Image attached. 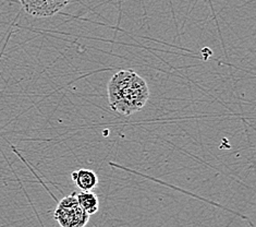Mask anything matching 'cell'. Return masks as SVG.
<instances>
[{"label":"cell","mask_w":256,"mask_h":227,"mask_svg":"<svg viewBox=\"0 0 256 227\" xmlns=\"http://www.w3.org/2000/svg\"><path fill=\"white\" fill-rule=\"evenodd\" d=\"M107 92L109 106L122 116L140 112L150 97L148 83L131 69L114 73L107 85Z\"/></svg>","instance_id":"1"},{"label":"cell","mask_w":256,"mask_h":227,"mask_svg":"<svg viewBox=\"0 0 256 227\" xmlns=\"http://www.w3.org/2000/svg\"><path fill=\"white\" fill-rule=\"evenodd\" d=\"M90 217V215L78 204L76 193L60 200L54 212V218L62 227H85Z\"/></svg>","instance_id":"2"},{"label":"cell","mask_w":256,"mask_h":227,"mask_svg":"<svg viewBox=\"0 0 256 227\" xmlns=\"http://www.w3.org/2000/svg\"><path fill=\"white\" fill-rule=\"evenodd\" d=\"M71 0H20L24 11L35 18H48L64 9Z\"/></svg>","instance_id":"3"},{"label":"cell","mask_w":256,"mask_h":227,"mask_svg":"<svg viewBox=\"0 0 256 227\" xmlns=\"http://www.w3.org/2000/svg\"><path fill=\"white\" fill-rule=\"evenodd\" d=\"M71 179L82 191L93 190L98 183V177H97L95 171L86 168L73 171L71 174Z\"/></svg>","instance_id":"4"},{"label":"cell","mask_w":256,"mask_h":227,"mask_svg":"<svg viewBox=\"0 0 256 227\" xmlns=\"http://www.w3.org/2000/svg\"><path fill=\"white\" fill-rule=\"evenodd\" d=\"M78 204L81 205L83 210L86 212L88 215H94L98 212L100 208V200L97 195L92 192V190L90 191H82L76 193Z\"/></svg>","instance_id":"5"},{"label":"cell","mask_w":256,"mask_h":227,"mask_svg":"<svg viewBox=\"0 0 256 227\" xmlns=\"http://www.w3.org/2000/svg\"><path fill=\"white\" fill-rule=\"evenodd\" d=\"M93 227H131V225L121 218L105 216L102 217L98 223L94 224Z\"/></svg>","instance_id":"6"}]
</instances>
